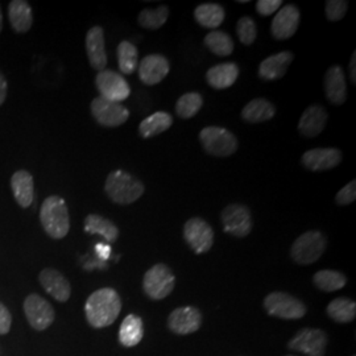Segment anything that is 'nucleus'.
I'll list each match as a JSON object with an SVG mask.
<instances>
[{
  "label": "nucleus",
  "instance_id": "obj_1",
  "mask_svg": "<svg viewBox=\"0 0 356 356\" xmlns=\"http://www.w3.org/2000/svg\"><path fill=\"white\" fill-rule=\"evenodd\" d=\"M122 312V300L113 288H102L91 293L85 304V316L90 326L104 329L114 323Z\"/></svg>",
  "mask_w": 356,
  "mask_h": 356
},
{
  "label": "nucleus",
  "instance_id": "obj_2",
  "mask_svg": "<svg viewBox=\"0 0 356 356\" xmlns=\"http://www.w3.org/2000/svg\"><path fill=\"white\" fill-rule=\"evenodd\" d=\"M42 229L53 239H64L70 229V216L64 198L60 195L48 197L40 209Z\"/></svg>",
  "mask_w": 356,
  "mask_h": 356
},
{
  "label": "nucleus",
  "instance_id": "obj_3",
  "mask_svg": "<svg viewBox=\"0 0 356 356\" xmlns=\"http://www.w3.org/2000/svg\"><path fill=\"white\" fill-rule=\"evenodd\" d=\"M104 191L114 204L126 206L136 202L144 194L145 188L140 179L127 172L114 170L106 178Z\"/></svg>",
  "mask_w": 356,
  "mask_h": 356
},
{
  "label": "nucleus",
  "instance_id": "obj_4",
  "mask_svg": "<svg viewBox=\"0 0 356 356\" xmlns=\"http://www.w3.org/2000/svg\"><path fill=\"white\" fill-rule=\"evenodd\" d=\"M327 247L326 236L317 229L307 231L300 235L291 248L293 261L300 266H309L318 261Z\"/></svg>",
  "mask_w": 356,
  "mask_h": 356
},
{
  "label": "nucleus",
  "instance_id": "obj_5",
  "mask_svg": "<svg viewBox=\"0 0 356 356\" xmlns=\"http://www.w3.org/2000/svg\"><path fill=\"white\" fill-rule=\"evenodd\" d=\"M263 305L270 317L288 321L304 318L307 313L305 304L289 293H269L264 298Z\"/></svg>",
  "mask_w": 356,
  "mask_h": 356
},
{
  "label": "nucleus",
  "instance_id": "obj_6",
  "mask_svg": "<svg viewBox=\"0 0 356 356\" xmlns=\"http://www.w3.org/2000/svg\"><path fill=\"white\" fill-rule=\"evenodd\" d=\"M176 285V277L172 269L166 264L159 263L149 268L143 279L144 293L153 300L161 301L173 292Z\"/></svg>",
  "mask_w": 356,
  "mask_h": 356
},
{
  "label": "nucleus",
  "instance_id": "obj_7",
  "mask_svg": "<svg viewBox=\"0 0 356 356\" xmlns=\"http://www.w3.org/2000/svg\"><path fill=\"white\" fill-rule=\"evenodd\" d=\"M200 141L204 152L214 157H229L238 151V139L226 128H204L200 132Z\"/></svg>",
  "mask_w": 356,
  "mask_h": 356
},
{
  "label": "nucleus",
  "instance_id": "obj_8",
  "mask_svg": "<svg viewBox=\"0 0 356 356\" xmlns=\"http://www.w3.org/2000/svg\"><path fill=\"white\" fill-rule=\"evenodd\" d=\"M329 344V337L323 330L304 327L297 331L288 342V348L306 356H325Z\"/></svg>",
  "mask_w": 356,
  "mask_h": 356
},
{
  "label": "nucleus",
  "instance_id": "obj_9",
  "mask_svg": "<svg viewBox=\"0 0 356 356\" xmlns=\"http://www.w3.org/2000/svg\"><path fill=\"white\" fill-rule=\"evenodd\" d=\"M184 238L195 254H206L214 244V231L204 219L194 216L184 226Z\"/></svg>",
  "mask_w": 356,
  "mask_h": 356
},
{
  "label": "nucleus",
  "instance_id": "obj_10",
  "mask_svg": "<svg viewBox=\"0 0 356 356\" xmlns=\"http://www.w3.org/2000/svg\"><path fill=\"white\" fill-rule=\"evenodd\" d=\"M225 231L235 238H245L252 231V216L247 206L241 204H229L220 214Z\"/></svg>",
  "mask_w": 356,
  "mask_h": 356
},
{
  "label": "nucleus",
  "instance_id": "obj_11",
  "mask_svg": "<svg viewBox=\"0 0 356 356\" xmlns=\"http://www.w3.org/2000/svg\"><path fill=\"white\" fill-rule=\"evenodd\" d=\"M95 86L102 97L111 102L122 103L131 95L126 78L114 70L104 69L95 76Z\"/></svg>",
  "mask_w": 356,
  "mask_h": 356
},
{
  "label": "nucleus",
  "instance_id": "obj_12",
  "mask_svg": "<svg viewBox=\"0 0 356 356\" xmlns=\"http://www.w3.org/2000/svg\"><path fill=\"white\" fill-rule=\"evenodd\" d=\"M91 114L103 127L115 128L124 124L129 111L122 103L111 102L102 97H97L91 102Z\"/></svg>",
  "mask_w": 356,
  "mask_h": 356
},
{
  "label": "nucleus",
  "instance_id": "obj_13",
  "mask_svg": "<svg viewBox=\"0 0 356 356\" xmlns=\"http://www.w3.org/2000/svg\"><path fill=\"white\" fill-rule=\"evenodd\" d=\"M24 313L28 323L38 331L47 330L56 318V313L51 302L36 293H32L26 297Z\"/></svg>",
  "mask_w": 356,
  "mask_h": 356
},
{
  "label": "nucleus",
  "instance_id": "obj_14",
  "mask_svg": "<svg viewBox=\"0 0 356 356\" xmlns=\"http://www.w3.org/2000/svg\"><path fill=\"white\" fill-rule=\"evenodd\" d=\"M202 313L194 306H181L168 317V329L176 335H189L201 329Z\"/></svg>",
  "mask_w": 356,
  "mask_h": 356
},
{
  "label": "nucleus",
  "instance_id": "obj_15",
  "mask_svg": "<svg viewBox=\"0 0 356 356\" xmlns=\"http://www.w3.org/2000/svg\"><path fill=\"white\" fill-rule=\"evenodd\" d=\"M300 20H301L300 10L294 4H286L281 7L272 20V26H270L272 36L279 41L289 40L296 35L300 26Z\"/></svg>",
  "mask_w": 356,
  "mask_h": 356
},
{
  "label": "nucleus",
  "instance_id": "obj_16",
  "mask_svg": "<svg viewBox=\"0 0 356 356\" xmlns=\"http://www.w3.org/2000/svg\"><path fill=\"white\" fill-rule=\"evenodd\" d=\"M301 163L312 172L330 170L342 163V152L337 148H314L302 154Z\"/></svg>",
  "mask_w": 356,
  "mask_h": 356
},
{
  "label": "nucleus",
  "instance_id": "obj_17",
  "mask_svg": "<svg viewBox=\"0 0 356 356\" xmlns=\"http://www.w3.org/2000/svg\"><path fill=\"white\" fill-rule=\"evenodd\" d=\"M38 281L45 292L58 302H66L72 296L70 282L60 270L54 268L42 269L38 276Z\"/></svg>",
  "mask_w": 356,
  "mask_h": 356
},
{
  "label": "nucleus",
  "instance_id": "obj_18",
  "mask_svg": "<svg viewBox=\"0 0 356 356\" xmlns=\"http://www.w3.org/2000/svg\"><path fill=\"white\" fill-rule=\"evenodd\" d=\"M169 69V61L161 54L145 56L138 66L141 82L148 86L160 83L168 76Z\"/></svg>",
  "mask_w": 356,
  "mask_h": 356
},
{
  "label": "nucleus",
  "instance_id": "obj_19",
  "mask_svg": "<svg viewBox=\"0 0 356 356\" xmlns=\"http://www.w3.org/2000/svg\"><path fill=\"white\" fill-rule=\"evenodd\" d=\"M86 53L92 69L102 72L107 66V53L102 26H92L86 33Z\"/></svg>",
  "mask_w": 356,
  "mask_h": 356
},
{
  "label": "nucleus",
  "instance_id": "obj_20",
  "mask_svg": "<svg viewBox=\"0 0 356 356\" xmlns=\"http://www.w3.org/2000/svg\"><path fill=\"white\" fill-rule=\"evenodd\" d=\"M329 114L325 107L319 104H312L301 115L298 122V132L305 138H316L326 127Z\"/></svg>",
  "mask_w": 356,
  "mask_h": 356
},
{
  "label": "nucleus",
  "instance_id": "obj_21",
  "mask_svg": "<svg viewBox=\"0 0 356 356\" xmlns=\"http://www.w3.org/2000/svg\"><path fill=\"white\" fill-rule=\"evenodd\" d=\"M325 94L329 102L341 106L347 99V82L343 69L339 65H332L325 74Z\"/></svg>",
  "mask_w": 356,
  "mask_h": 356
},
{
  "label": "nucleus",
  "instance_id": "obj_22",
  "mask_svg": "<svg viewBox=\"0 0 356 356\" xmlns=\"http://www.w3.org/2000/svg\"><path fill=\"white\" fill-rule=\"evenodd\" d=\"M292 51H284L269 56L259 66V76L263 81H276L286 74L289 65L292 64Z\"/></svg>",
  "mask_w": 356,
  "mask_h": 356
},
{
  "label": "nucleus",
  "instance_id": "obj_23",
  "mask_svg": "<svg viewBox=\"0 0 356 356\" xmlns=\"http://www.w3.org/2000/svg\"><path fill=\"white\" fill-rule=\"evenodd\" d=\"M239 76V66L235 63H223L210 67L206 73L207 83L216 90L231 88Z\"/></svg>",
  "mask_w": 356,
  "mask_h": 356
},
{
  "label": "nucleus",
  "instance_id": "obj_24",
  "mask_svg": "<svg viewBox=\"0 0 356 356\" xmlns=\"http://www.w3.org/2000/svg\"><path fill=\"white\" fill-rule=\"evenodd\" d=\"M11 189L20 207L26 209L33 202V177L28 170H17L13 173Z\"/></svg>",
  "mask_w": 356,
  "mask_h": 356
},
{
  "label": "nucleus",
  "instance_id": "obj_25",
  "mask_svg": "<svg viewBox=\"0 0 356 356\" xmlns=\"http://www.w3.org/2000/svg\"><path fill=\"white\" fill-rule=\"evenodd\" d=\"M8 19L15 32L26 33L33 24V13L26 0H13L8 6Z\"/></svg>",
  "mask_w": 356,
  "mask_h": 356
},
{
  "label": "nucleus",
  "instance_id": "obj_26",
  "mask_svg": "<svg viewBox=\"0 0 356 356\" xmlns=\"http://www.w3.org/2000/svg\"><path fill=\"white\" fill-rule=\"evenodd\" d=\"M276 114V107L272 102L263 98H256L247 103L242 110V119L247 123H263L270 120Z\"/></svg>",
  "mask_w": 356,
  "mask_h": 356
},
{
  "label": "nucleus",
  "instance_id": "obj_27",
  "mask_svg": "<svg viewBox=\"0 0 356 356\" xmlns=\"http://www.w3.org/2000/svg\"><path fill=\"white\" fill-rule=\"evenodd\" d=\"M144 337L143 319L136 314H128L123 319L119 329V342L124 347H135L140 343Z\"/></svg>",
  "mask_w": 356,
  "mask_h": 356
},
{
  "label": "nucleus",
  "instance_id": "obj_28",
  "mask_svg": "<svg viewBox=\"0 0 356 356\" xmlns=\"http://www.w3.org/2000/svg\"><path fill=\"white\" fill-rule=\"evenodd\" d=\"M194 17L200 26L216 31L225 22L226 13L220 4L204 3L194 10Z\"/></svg>",
  "mask_w": 356,
  "mask_h": 356
},
{
  "label": "nucleus",
  "instance_id": "obj_29",
  "mask_svg": "<svg viewBox=\"0 0 356 356\" xmlns=\"http://www.w3.org/2000/svg\"><path fill=\"white\" fill-rule=\"evenodd\" d=\"M85 231L92 235H101L108 243H115L119 238V229L113 220L98 214H90L85 219Z\"/></svg>",
  "mask_w": 356,
  "mask_h": 356
},
{
  "label": "nucleus",
  "instance_id": "obj_30",
  "mask_svg": "<svg viewBox=\"0 0 356 356\" xmlns=\"http://www.w3.org/2000/svg\"><path fill=\"white\" fill-rule=\"evenodd\" d=\"M173 124L172 115L165 111H157L154 114L145 118L139 126V134L141 138L149 139L157 135H161L163 132L168 131Z\"/></svg>",
  "mask_w": 356,
  "mask_h": 356
},
{
  "label": "nucleus",
  "instance_id": "obj_31",
  "mask_svg": "<svg viewBox=\"0 0 356 356\" xmlns=\"http://www.w3.org/2000/svg\"><path fill=\"white\" fill-rule=\"evenodd\" d=\"M326 312L337 323H351L356 318L355 301L346 297L335 298L327 305Z\"/></svg>",
  "mask_w": 356,
  "mask_h": 356
},
{
  "label": "nucleus",
  "instance_id": "obj_32",
  "mask_svg": "<svg viewBox=\"0 0 356 356\" xmlns=\"http://www.w3.org/2000/svg\"><path fill=\"white\" fill-rule=\"evenodd\" d=\"M313 282L322 292H337L346 286L347 277L339 270L322 269L313 276Z\"/></svg>",
  "mask_w": 356,
  "mask_h": 356
},
{
  "label": "nucleus",
  "instance_id": "obj_33",
  "mask_svg": "<svg viewBox=\"0 0 356 356\" xmlns=\"http://www.w3.org/2000/svg\"><path fill=\"white\" fill-rule=\"evenodd\" d=\"M118 65L123 74H132L139 66V51L138 48L129 42L122 41L118 47Z\"/></svg>",
  "mask_w": 356,
  "mask_h": 356
},
{
  "label": "nucleus",
  "instance_id": "obj_34",
  "mask_svg": "<svg viewBox=\"0 0 356 356\" xmlns=\"http://www.w3.org/2000/svg\"><path fill=\"white\" fill-rule=\"evenodd\" d=\"M204 44L209 51L219 57H227L234 51V40L229 33L222 31H213L207 33Z\"/></svg>",
  "mask_w": 356,
  "mask_h": 356
},
{
  "label": "nucleus",
  "instance_id": "obj_35",
  "mask_svg": "<svg viewBox=\"0 0 356 356\" xmlns=\"http://www.w3.org/2000/svg\"><path fill=\"white\" fill-rule=\"evenodd\" d=\"M204 106V98L200 92H186L178 98L176 113L181 119H191L198 114Z\"/></svg>",
  "mask_w": 356,
  "mask_h": 356
},
{
  "label": "nucleus",
  "instance_id": "obj_36",
  "mask_svg": "<svg viewBox=\"0 0 356 356\" xmlns=\"http://www.w3.org/2000/svg\"><path fill=\"white\" fill-rule=\"evenodd\" d=\"M168 6H159L156 10L144 8L138 17V23L145 29L156 31L164 26L169 17Z\"/></svg>",
  "mask_w": 356,
  "mask_h": 356
},
{
  "label": "nucleus",
  "instance_id": "obj_37",
  "mask_svg": "<svg viewBox=\"0 0 356 356\" xmlns=\"http://www.w3.org/2000/svg\"><path fill=\"white\" fill-rule=\"evenodd\" d=\"M236 35L243 45L245 47L252 45L257 36V26L254 19L250 16L241 17L236 24Z\"/></svg>",
  "mask_w": 356,
  "mask_h": 356
},
{
  "label": "nucleus",
  "instance_id": "obj_38",
  "mask_svg": "<svg viewBox=\"0 0 356 356\" xmlns=\"http://www.w3.org/2000/svg\"><path fill=\"white\" fill-rule=\"evenodd\" d=\"M348 10V3L344 0H327L326 1V17L329 22H339Z\"/></svg>",
  "mask_w": 356,
  "mask_h": 356
},
{
  "label": "nucleus",
  "instance_id": "obj_39",
  "mask_svg": "<svg viewBox=\"0 0 356 356\" xmlns=\"http://www.w3.org/2000/svg\"><path fill=\"white\" fill-rule=\"evenodd\" d=\"M356 200V181L353 179L348 182L344 188L338 191L335 195V201L339 206H347L351 204Z\"/></svg>",
  "mask_w": 356,
  "mask_h": 356
},
{
  "label": "nucleus",
  "instance_id": "obj_40",
  "mask_svg": "<svg viewBox=\"0 0 356 356\" xmlns=\"http://www.w3.org/2000/svg\"><path fill=\"white\" fill-rule=\"evenodd\" d=\"M284 3L281 0H259L256 3V13L263 17L270 16L280 10Z\"/></svg>",
  "mask_w": 356,
  "mask_h": 356
},
{
  "label": "nucleus",
  "instance_id": "obj_41",
  "mask_svg": "<svg viewBox=\"0 0 356 356\" xmlns=\"http://www.w3.org/2000/svg\"><path fill=\"white\" fill-rule=\"evenodd\" d=\"M11 325H13V316L7 309V306L0 302V335L8 334V331L11 330Z\"/></svg>",
  "mask_w": 356,
  "mask_h": 356
},
{
  "label": "nucleus",
  "instance_id": "obj_42",
  "mask_svg": "<svg viewBox=\"0 0 356 356\" xmlns=\"http://www.w3.org/2000/svg\"><path fill=\"white\" fill-rule=\"evenodd\" d=\"M7 90H8V85L4 76L0 73V106L4 103L6 98H7Z\"/></svg>",
  "mask_w": 356,
  "mask_h": 356
},
{
  "label": "nucleus",
  "instance_id": "obj_43",
  "mask_svg": "<svg viewBox=\"0 0 356 356\" xmlns=\"http://www.w3.org/2000/svg\"><path fill=\"white\" fill-rule=\"evenodd\" d=\"M350 78H351V83L356 85V51L353 53V57L350 61Z\"/></svg>",
  "mask_w": 356,
  "mask_h": 356
},
{
  "label": "nucleus",
  "instance_id": "obj_44",
  "mask_svg": "<svg viewBox=\"0 0 356 356\" xmlns=\"http://www.w3.org/2000/svg\"><path fill=\"white\" fill-rule=\"evenodd\" d=\"M3 29V13H1V8H0V32Z\"/></svg>",
  "mask_w": 356,
  "mask_h": 356
},
{
  "label": "nucleus",
  "instance_id": "obj_45",
  "mask_svg": "<svg viewBox=\"0 0 356 356\" xmlns=\"http://www.w3.org/2000/svg\"><path fill=\"white\" fill-rule=\"evenodd\" d=\"M238 3H239V4H245V3H248V0H239Z\"/></svg>",
  "mask_w": 356,
  "mask_h": 356
},
{
  "label": "nucleus",
  "instance_id": "obj_46",
  "mask_svg": "<svg viewBox=\"0 0 356 356\" xmlns=\"http://www.w3.org/2000/svg\"><path fill=\"white\" fill-rule=\"evenodd\" d=\"M286 356H297V355H286Z\"/></svg>",
  "mask_w": 356,
  "mask_h": 356
},
{
  "label": "nucleus",
  "instance_id": "obj_47",
  "mask_svg": "<svg viewBox=\"0 0 356 356\" xmlns=\"http://www.w3.org/2000/svg\"><path fill=\"white\" fill-rule=\"evenodd\" d=\"M353 356H355V355H353Z\"/></svg>",
  "mask_w": 356,
  "mask_h": 356
}]
</instances>
